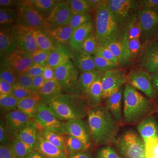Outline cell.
<instances>
[{
	"mask_svg": "<svg viewBox=\"0 0 158 158\" xmlns=\"http://www.w3.org/2000/svg\"><path fill=\"white\" fill-rule=\"evenodd\" d=\"M87 119L96 146L113 144L118 135L119 124L104 105L89 109Z\"/></svg>",
	"mask_w": 158,
	"mask_h": 158,
	"instance_id": "1",
	"label": "cell"
},
{
	"mask_svg": "<svg viewBox=\"0 0 158 158\" xmlns=\"http://www.w3.org/2000/svg\"><path fill=\"white\" fill-rule=\"evenodd\" d=\"M123 101V122L127 124H137L155 110L153 100L128 83L125 85Z\"/></svg>",
	"mask_w": 158,
	"mask_h": 158,
	"instance_id": "2",
	"label": "cell"
},
{
	"mask_svg": "<svg viewBox=\"0 0 158 158\" xmlns=\"http://www.w3.org/2000/svg\"><path fill=\"white\" fill-rule=\"evenodd\" d=\"M48 107L62 121L87 117L89 108L82 95L62 93L49 105Z\"/></svg>",
	"mask_w": 158,
	"mask_h": 158,
	"instance_id": "3",
	"label": "cell"
},
{
	"mask_svg": "<svg viewBox=\"0 0 158 158\" xmlns=\"http://www.w3.org/2000/svg\"><path fill=\"white\" fill-rule=\"evenodd\" d=\"M93 21L94 34L99 45L107 46L122 37L120 30L107 2L94 11Z\"/></svg>",
	"mask_w": 158,
	"mask_h": 158,
	"instance_id": "4",
	"label": "cell"
},
{
	"mask_svg": "<svg viewBox=\"0 0 158 158\" xmlns=\"http://www.w3.org/2000/svg\"><path fill=\"white\" fill-rule=\"evenodd\" d=\"M107 3L123 37L141 9L140 0H107Z\"/></svg>",
	"mask_w": 158,
	"mask_h": 158,
	"instance_id": "5",
	"label": "cell"
},
{
	"mask_svg": "<svg viewBox=\"0 0 158 158\" xmlns=\"http://www.w3.org/2000/svg\"><path fill=\"white\" fill-rule=\"evenodd\" d=\"M113 144L123 158H145V142L135 130H125Z\"/></svg>",
	"mask_w": 158,
	"mask_h": 158,
	"instance_id": "6",
	"label": "cell"
},
{
	"mask_svg": "<svg viewBox=\"0 0 158 158\" xmlns=\"http://www.w3.org/2000/svg\"><path fill=\"white\" fill-rule=\"evenodd\" d=\"M80 74L70 60L55 69V79L64 93L81 95L79 88Z\"/></svg>",
	"mask_w": 158,
	"mask_h": 158,
	"instance_id": "7",
	"label": "cell"
},
{
	"mask_svg": "<svg viewBox=\"0 0 158 158\" xmlns=\"http://www.w3.org/2000/svg\"><path fill=\"white\" fill-rule=\"evenodd\" d=\"M141 44L158 39V11L141 9L138 15Z\"/></svg>",
	"mask_w": 158,
	"mask_h": 158,
	"instance_id": "8",
	"label": "cell"
},
{
	"mask_svg": "<svg viewBox=\"0 0 158 158\" xmlns=\"http://www.w3.org/2000/svg\"><path fill=\"white\" fill-rule=\"evenodd\" d=\"M134 66L150 74L158 73V39L142 44L141 53Z\"/></svg>",
	"mask_w": 158,
	"mask_h": 158,
	"instance_id": "9",
	"label": "cell"
},
{
	"mask_svg": "<svg viewBox=\"0 0 158 158\" xmlns=\"http://www.w3.org/2000/svg\"><path fill=\"white\" fill-rule=\"evenodd\" d=\"M128 83L147 97L154 100L156 93L153 87L151 74L146 71L133 66L127 73Z\"/></svg>",
	"mask_w": 158,
	"mask_h": 158,
	"instance_id": "10",
	"label": "cell"
},
{
	"mask_svg": "<svg viewBox=\"0 0 158 158\" xmlns=\"http://www.w3.org/2000/svg\"><path fill=\"white\" fill-rule=\"evenodd\" d=\"M17 10L16 24L33 29L40 28L45 24L46 18L33 8L28 1H20Z\"/></svg>",
	"mask_w": 158,
	"mask_h": 158,
	"instance_id": "11",
	"label": "cell"
},
{
	"mask_svg": "<svg viewBox=\"0 0 158 158\" xmlns=\"http://www.w3.org/2000/svg\"><path fill=\"white\" fill-rule=\"evenodd\" d=\"M1 64L11 69L16 78L24 73L34 64L31 53L18 49L1 59Z\"/></svg>",
	"mask_w": 158,
	"mask_h": 158,
	"instance_id": "12",
	"label": "cell"
},
{
	"mask_svg": "<svg viewBox=\"0 0 158 158\" xmlns=\"http://www.w3.org/2000/svg\"><path fill=\"white\" fill-rule=\"evenodd\" d=\"M127 83V73L125 69L121 68L104 73L102 78L103 100Z\"/></svg>",
	"mask_w": 158,
	"mask_h": 158,
	"instance_id": "13",
	"label": "cell"
},
{
	"mask_svg": "<svg viewBox=\"0 0 158 158\" xmlns=\"http://www.w3.org/2000/svg\"><path fill=\"white\" fill-rule=\"evenodd\" d=\"M34 121L42 127L61 135L67 134L65 122L56 116L48 106L40 105Z\"/></svg>",
	"mask_w": 158,
	"mask_h": 158,
	"instance_id": "14",
	"label": "cell"
},
{
	"mask_svg": "<svg viewBox=\"0 0 158 158\" xmlns=\"http://www.w3.org/2000/svg\"><path fill=\"white\" fill-rule=\"evenodd\" d=\"M65 127L67 133L81 141L90 151L96 147L88 122L82 118L73 119L65 122Z\"/></svg>",
	"mask_w": 158,
	"mask_h": 158,
	"instance_id": "15",
	"label": "cell"
},
{
	"mask_svg": "<svg viewBox=\"0 0 158 158\" xmlns=\"http://www.w3.org/2000/svg\"><path fill=\"white\" fill-rule=\"evenodd\" d=\"M35 29L16 24L12 27L11 34L18 49L32 53L39 49L33 34Z\"/></svg>",
	"mask_w": 158,
	"mask_h": 158,
	"instance_id": "16",
	"label": "cell"
},
{
	"mask_svg": "<svg viewBox=\"0 0 158 158\" xmlns=\"http://www.w3.org/2000/svg\"><path fill=\"white\" fill-rule=\"evenodd\" d=\"M40 29L51 38L55 46H63L67 44H69L73 31L69 25L52 26L46 23Z\"/></svg>",
	"mask_w": 158,
	"mask_h": 158,
	"instance_id": "17",
	"label": "cell"
},
{
	"mask_svg": "<svg viewBox=\"0 0 158 158\" xmlns=\"http://www.w3.org/2000/svg\"><path fill=\"white\" fill-rule=\"evenodd\" d=\"M106 47L110 49L118 59V63L123 69H131L134 66L130 59L128 40L127 35L111 43Z\"/></svg>",
	"mask_w": 158,
	"mask_h": 158,
	"instance_id": "18",
	"label": "cell"
},
{
	"mask_svg": "<svg viewBox=\"0 0 158 158\" xmlns=\"http://www.w3.org/2000/svg\"><path fill=\"white\" fill-rule=\"evenodd\" d=\"M73 15L71 9L65 1H59L46 19V23L52 26L69 25Z\"/></svg>",
	"mask_w": 158,
	"mask_h": 158,
	"instance_id": "19",
	"label": "cell"
},
{
	"mask_svg": "<svg viewBox=\"0 0 158 158\" xmlns=\"http://www.w3.org/2000/svg\"><path fill=\"white\" fill-rule=\"evenodd\" d=\"M6 127L12 140L31 120L19 110L8 113L4 117Z\"/></svg>",
	"mask_w": 158,
	"mask_h": 158,
	"instance_id": "20",
	"label": "cell"
},
{
	"mask_svg": "<svg viewBox=\"0 0 158 158\" xmlns=\"http://www.w3.org/2000/svg\"><path fill=\"white\" fill-rule=\"evenodd\" d=\"M34 150L48 158L68 157L67 153L62 151L49 142L38 132L34 146Z\"/></svg>",
	"mask_w": 158,
	"mask_h": 158,
	"instance_id": "21",
	"label": "cell"
},
{
	"mask_svg": "<svg viewBox=\"0 0 158 158\" xmlns=\"http://www.w3.org/2000/svg\"><path fill=\"white\" fill-rule=\"evenodd\" d=\"M136 128L145 143L158 141V126L155 118L151 115L141 120L136 125Z\"/></svg>",
	"mask_w": 158,
	"mask_h": 158,
	"instance_id": "22",
	"label": "cell"
},
{
	"mask_svg": "<svg viewBox=\"0 0 158 158\" xmlns=\"http://www.w3.org/2000/svg\"><path fill=\"white\" fill-rule=\"evenodd\" d=\"M124 86L125 85L122 86L118 91L110 95L104 101L105 102L104 105L119 124L123 122L122 102Z\"/></svg>",
	"mask_w": 158,
	"mask_h": 158,
	"instance_id": "23",
	"label": "cell"
},
{
	"mask_svg": "<svg viewBox=\"0 0 158 158\" xmlns=\"http://www.w3.org/2000/svg\"><path fill=\"white\" fill-rule=\"evenodd\" d=\"M94 32V22L93 19L75 29L69 41L71 48L74 52L81 50L82 43L86 37Z\"/></svg>",
	"mask_w": 158,
	"mask_h": 158,
	"instance_id": "24",
	"label": "cell"
},
{
	"mask_svg": "<svg viewBox=\"0 0 158 158\" xmlns=\"http://www.w3.org/2000/svg\"><path fill=\"white\" fill-rule=\"evenodd\" d=\"M74 52L72 48H66V45L55 46L50 52L48 65L56 69L70 60Z\"/></svg>",
	"mask_w": 158,
	"mask_h": 158,
	"instance_id": "25",
	"label": "cell"
},
{
	"mask_svg": "<svg viewBox=\"0 0 158 158\" xmlns=\"http://www.w3.org/2000/svg\"><path fill=\"white\" fill-rule=\"evenodd\" d=\"M64 93L56 79L46 81L38 95L40 105L48 106L60 94Z\"/></svg>",
	"mask_w": 158,
	"mask_h": 158,
	"instance_id": "26",
	"label": "cell"
},
{
	"mask_svg": "<svg viewBox=\"0 0 158 158\" xmlns=\"http://www.w3.org/2000/svg\"><path fill=\"white\" fill-rule=\"evenodd\" d=\"M71 60L80 73L96 70L92 56L82 50L74 52Z\"/></svg>",
	"mask_w": 158,
	"mask_h": 158,
	"instance_id": "27",
	"label": "cell"
},
{
	"mask_svg": "<svg viewBox=\"0 0 158 158\" xmlns=\"http://www.w3.org/2000/svg\"><path fill=\"white\" fill-rule=\"evenodd\" d=\"M102 76L94 82L85 95V98L89 109L102 105L104 100L102 85Z\"/></svg>",
	"mask_w": 158,
	"mask_h": 158,
	"instance_id": "28",
	"label": "cell"
},
{
	"mask_svg": "<svg viewBox=\"0 0 158 158\" xmlns=\"http://www.w3.org/2000/svg\"><path fill=\"white\" fill-rule=\"evenodd\" d=\"M17 44L11 33V28H1L0 55L1 58L7 56L17 49Z\"/></svg>",
	"mask_w": 158,
	"mask_h": 158,
	"instance_id": "29",
	"label": "cell"
},
{
	"mask_svg": "<svg viewBox=\"0 0 158 158\" xmlns=\"http://www.w3.org/2000/svg\"><path fill=\"white\" fill-rule=\"evenodd\" d=\"M40 105L39 97L34 95L18 101V110L25 114L31 120H34Z\"/></svg>",
	"mask_w": 158,
	"mask_h": 158,
	"instance_id": "30",
	"label": "cell"
},
{
	"mask_svg": "<svg viewBox=\"0 0 158 158\" xmlns=\"http://www.w3.org/2000/svg\"><path fill=\"white\" fill-rule=\"evenodd\" d=\"M103 73L96 70L80 73L79 88L82 96L85 97L90 87L97 79L102 76Z\"/></svg>",
	"mask_w": 158,
	"mask_h": 158,
	"instance_id": "31",
	"label": "cell"
},
{
	"mask_svg": "<svg viewBox=\"0 0 158 158\" xmlns=\"http://www.w3.org/2000/svg\"><path fill=\"white\" fill-rule=\"evenodd\" d=\"M37 124V132L49 142L56 146L62 151L66 152L64 135L45 128Z\"/></svg>",
	"mask_w": 158,
	"mask_h": 158,
	"instance_id": "32",
	"label": "cell"
},
{
	"mask_svg": "<svg viewBox=\"0 0 158 158\" xmlns=\"http://www.w3.org/2000/svg\"><path fill=\"white\" fill-rule=\"evenodd\" d=\"M37 134V124L34 120H31L20 132L16 138L34 147Z\"/></svg>",
	"mask_w": 158,
	"mask_h": 158,
	"instance_id": "33",
	"label": "cell"
},
{
	"mask_svg": "<svg viewBox=\"0 0 158 158\" xmlns=\"http://www.w3.org/2000/svg\"><path fill=\"white\" fill-rule=\"evenodd\" d=\"M17 10L14 8H1L0 24L1 28H10L16 24Z\"/></svg>",
	"mask_w": 158,
	"mask_h": 158,
	"instance_id": "34",
	"label": "cell"
},
{
	"mask_svg": "<svg viewBox=\"0 0 158 158\" xmlns=\"http://www.w3.org/2000/svg\"><path fill=\"white\" fill-rule=\"evenodd\" d=\"M59 1L54 0H29V4L47 18Z\"/></svg>",
	"mask_w": 158,
	"mask_h": 158,
	"instance_id": "35",
	"label": "cell"
},
{
	"mask_svg": "<svg viewBox=\"0 0 158 158\" xmlns=\"http://www.w3.org/2000/svg\"><path fill=\"white\" fill-rule=\"evenodd\" d=\"M18 100L11 95L0 94V115L4 118L8 113L18 110Z\"/></svg>",
	"mask_w": 158,
	"mask_h": 158,
	"instance_id": "36",
	"label": "cell"
},
{
	"mask_svg": "<svg viewBox=\"0 0 158 158\" xmlns=\"http://www.w3.org/2000/svg\"><path fill=\"white\" fill-rule=\"evenodd\" d=\"M64 137L67 154L79 152L90 151L81 141L73 136L67 133L64 135Z\"/></svg>",
	"mask_w": 158,
	"mask_h": 158,
	"instance_id": "37",
	"label": "cell"
},
{
	"mask_svg": "<svg viewBox=\"0 0 158 158\" xmlns=\"http://www.w3.org/2000/svg\"><path fill=\"white\" fill-rule=\"evenodd\" d=\"M10 148L18 158H26L34 150L33 146L16 138L13 139Z\"/></svg>",
	"mask_w": 158,
	"mask_h": 158,
	"instance_id": "38",
	"label": "cell"
},
{
	"mask_svg": "<svg viewBox=\"0 0 158 158\" xmlns=\"http://www.w3.org/2000/svg\"><path fill=\"white\" fill-rule=\"evenodd\" d=\"M33 34L39 49L50 52L54 48L55 46L53 42L41 29H35Z\"/></svg>",
	"mask_w": 158,
	"mask_h": 158,
	"instance_id": "39",
	"label": "cell"
},
{
	"mask_svg": "<svg viewBox=\"0 0 158 158\" xmlns=\"http://www.w3.org/2000/svg\"><path fill=\"white\" fill-rule=\"evenodd\" d=\"M91 56L94 61L96 70L100 72L105 73L122 68L119 64L109 61L96 55Z\"/></svg>",
	"mask_w": 158,
	"mask_h": 158,
	"instance_id": "40",
	"label": "cell"
},
{
	"mask_svg": "<svg viewBox=\"0 0 158 158\" xmlns=\"http://www.w3.org/2000/svg\"><path fill=\"white\" fill-rule=\"evenodd\" d=\"M65 2L71 9L73 14L93 13L94 11L90 8L87 0H68Z\"/></svg>",
	"mask_w": 158,
	"mask_h": 158,
	"instance_id": "41",
	"label": "cell"
},
{
	"mask_svg": "<svg viewBox=\"0 0 158 158\" xmlns=\"http://www.w3.org/2000/svg\"><path fill=\"white\" fill-rule=\"evenodd\" d=\"M98 42L94 32L91 33L86 37L81 46V50L90 56L96 55L99 47Z\"/></svg>",
	"mask_w": 158,
	"mask_h": 158,
	"instance_id": "42",
	"label": "cell"
},
{
	"mask_svg": "<svg viewBox=\"0 0 158 158\" xmlns=\"http://www.w3.org/2000/svg\"><path fill=\"white\" fill-rule=\"evenodd\" d=\"M93 13L73 14L69 25L74 30L89 21L93 20Z\"/></svg>",
	"mask_w": 158,
	"mask_h": 158,
	"instance_id": "43",
	"label": "cell"
},
{
	"mask_svg": "<svg viewBox=\"0 0 158 158\" xmlns=\"http://www.w3.org/2000/svg\"><path fill=\"white\" fill-rule=\"evenodd\" d=\"M95 158H123L110 145L102 146L97 150Z\"/></svg>",
	"mask_w": 158,
	"mask_h": 158,
	"instance_id": "44",
	"label": "cell"
},
{
	"mask_svg": "<svg viewBox=\"0 0 158 158\" xmlns=\"http://www.w3.org/2000/svg\"><path fill=\"white\" fill-rule=\"evenodd\" d=\"M141 30L140 23L138 19V15L130 24L127 31V37L128 40L133 39H140L141 37Z\"/></svg>",
	"mask_w": 158,
	"mask_h": 158,
	"instance_id": "45",
	"label": "cell"
},
{
	"mask_svg": "<svg viewBox=\"0 0 158 158\" xmlns=\"http://www.w3.org/2000/svg\"><path fill=\"white\" fill-rule=\"evenodd\" d=\"M128 43L130 52V59L133 65H134L141 53L142 44L140 39H138L128 40Z\"/></svg>",
	"mask_w": 158,
	"mask_h": 158,
	"instance_id": "46",
	"label": "cell"
},
{
	"mask_svg": "<svg viewBox=\"0 0 158 158\" xmlns=\"http://www.w3.org/2000/svg\"><path fill=\"white\" fill-rule=\"evenodd\" d=\"M50 52L38 49L31 53V59L33 64L45 66L48 65Z\"/></svg>",
	"mask_w": 158,
	"mask_h": 158,
	"instance_id": "47",
	"label": "cell"
},
{
	"mask_svg": "<svg viewBox=\"0 0 158 158\" xmlns=\"http://www.w3.org/2000/svg\"><path fill=\"white\" fill-rule=\"evenodd\" d=\"M12 140L6 127V122L4 118L0 119V145L5 147H10Z\"/></svg>",
	"mask_w": 158,
	"mask_h": 158,
	"instance_id": "48",
	"label": "cell"
},
{
	"mask_svg": "<svg viewBox=\"0 0 158 158\" xmlns=\"http://www.w3.org/2000/svg\"><path fill=\"white\" fill-rule=\"evenodd\" d=\"M0 79L8 82L13 86L16 85V77L13 72L6 65L1 64Z\"/></svg>",
	"mask_w": 158,
	"mask_h": 158,
	"instance_id": "49",
	"label": "cell"
},
{
	"mask_svg": "<svg viewBox=\"0 0 158 158\" xmlns=\"http://www.w3.org/2000/svg\"><path fill=\"white\" fill-rule=\"evenodd\" d=\"M96 55L109 61L119 64L118 59L107 47L99 46L97 51Z\"/></svg>",
	"mask_w": 158,
	"mask_h": 158,
	"instance_id": "50",
	"label": "cell"
},
{
	"mask_svg": "<svg viewBox=\"0 0 158 158\" xmlns=\"http://www.w3.org/2000/svg\"><path fill=\"white\" fill-rule=\"evenodd\" d=\"M11 95L18 101L34 96L31 90L16 85L14 86Z\"/></svg>",
	"mask_w": 158,
	"mask_h": 158,
	"instance_id": "51",
	"label": "cell"
},
{
	"mask_svg": "<svg viewBox=\"0 0 158 158\" xmlns=\"http://www.w3.org/2000/svg\"><path fill=\"white\" fill-rule=\"evenodd\" d=\"M145 158H158V140L145 143Z\"/></svg>",
	"mask_w": 158,
	"mask_h": 158,
	"instance_id": "52",
	"label": "cell"
},
{
	"mask_svg": "<svg viewBox=\"0 0 158 158\" xmlns=\"http://www.w3.org/2000/svg\"><path fill=\"white\" fill-rule=\"evenodd\" d=\"M34 78L25 73L16 78V85L31 90Z\"/></svg>",
	"mask_w": 158,
	"mask_h": 158,
	"instance_id": "53",
	"label": "cell"
},
{
	"mask_svg": "<svg viewBox=\"0 0 158 158\" xmlns=\"http://www.w3.org/2000/svg\"><path fill=\"white\" fill-rule=\"evenodd\" d=\"M45 83V80L42 76L34 78L31 89V92L35 96H38Z\"/></svg>",
	"mask_w": 158,
	"mask_h": 158,
	"instance_id": "54",
	"label": "cell"
},
{
	"mask_svg": "<svg viewBox=\"0 0 158 158\" xmlns=\"http://www.w3.org/2000/svg\"><path fill=\"white\" fill-rule=\"evenodd\" d=\"M44 67V66L43 65L38 64H33L25 73L34 78L36 77L42 75Z\"/></svg>",
	"mask_w": 158,
	"mask_h": 158,
	"instance_id": "55",
	"label": "cell"
},
{
	"mask_svg": "<svg viewBox=\"0 0 158 158\" xmlns=\"http://www.w3.org/2000/svg\"><path fill=\"white\" fill-rule=\"evenodd\" d=\"M141 9L158 11V0H140Z\"/></svg>",
	"mask_w": 158,
	"mask_h": 158,
	"instance_id": "56",
	"label": "cell"
},
{
	"mask_svg": "<svg viewBox=\"0 0 158 158\" xmlns=\"http://www.w3.org/2000/svg\"><path fill=\"white\" fill-rule=\"evenodd\" d=\"M14 86L0 79V94L11 95Z\"/></svg>",
	"mask_w": 158,
	"mask_h": 158,
	"instance_id": "57",
	"label": "cell"
},
{
	"mask_svg": "<svg viewBox=\"0 0 158 158\" xmlns=\"http://www.w3.org/2000/svg\"><path fill=\"white\" fill-rule=\"evenodd\" d=\"M42 76L46 81L55 79V69L48 65L44 66Z\"/></svg>",
	"mask_w": 158,
	"mask_h": 158,
	"instance_id": "58",
	"label": "cell"
},
{
	"mask_svg": "<svg viewBox=\"0 0 158 158\" xmlns=\"http://www.w3.org/2000/svg\"><path fill=\"white\" fill-rule=\"evenodd\" d=\"M0 158H18L12 152L10 147L0 145Z\"/></svg>",
	"mask_w": 158,
	"mask_h": 158,
	"instance_id": "59",
	"label": "cell"
},
{
	"mask_svg": "<svg viewBox=\"0 0 158 158\" xmlns=\"http://www.w3.org/2000/svg\"><path fill=\"white\" fill-rule=\"evenodd\" d=\"M67 158H94L91 151H82L68 154Z\"/></svg>",
	"mask_w": 158,
	"mask_h": 158,
	"instance_id": "60",
	"label": "cell"
},
{
	"mask_svg": "<svg viewBox=\"0 0 158 158\" xmlns=\"http://www.w3.org/2000/svg\"><path fill=\"white\" fill-rule=\"evenodd\" d=\"M20 1L15 0H0L1 8H14L18 7Z\"/></svg>",
	"mask_w": 158,
	"mask_h": 158,
	"instance_id": "61",
	"label": "cell"
},
{
	"mask_svg": "<svg viewBox=\"0 0 158 158\" xmlns=\"http://www.w3.org/2000/svg\"><path fill=\"white\" fill-rule=\"evenodd\" d=\"M87 2L90 8L94 11L99 6L106 3L107 0H87Z\"/></svg>",
	"mask_w": 158,
	"mask_h": 158,
	"instance_id": "62",
	"label": "cell"
},
{
	"mask_svg": "<svg viewBox=\"0 0 158 158\" xmlns=\"http://www.w3.org/2000/svg\"><path fill=\"white\" fill-rule=\"evenodd\" d=\"M152 80L153 87L155 91L156 99L158 100V73L151 74Z\"/></svg>",
	"mask_w": 158,
	"mask_h": 158,
	"instance_id": "63",
	"label": "cell"
},
{
	"mask_svg": "<svg viewBox=\"0 0 158 158\" xmlns=\"http://www.w3.org/2000/svg\"><path fill=\"white\" fill-rule=\"evenodd\" d=\"M26 158H48L45 157V156L43 155L40 154V153L36 151L33 150L27 156Z\"/></svg>",
	"mask_w": 158,
	"mask_h": 158,
	"instance_id": "64",
	"label": "cell"
}]
</instances>
